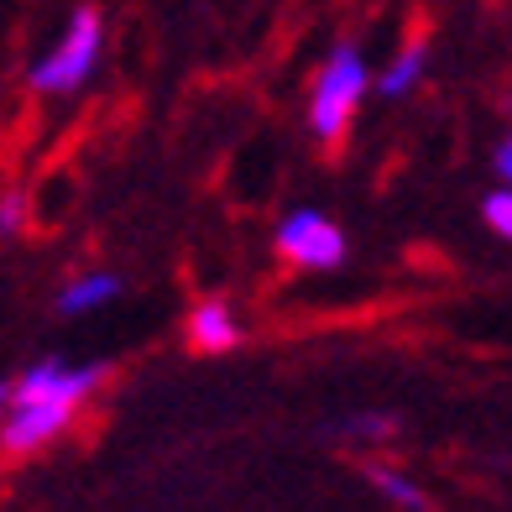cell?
I'll use <instances>...</instances> for the list:
<instances>
[{
	"label": "cell",
	"instance_id": "cell-4",
	"mask_svg": "<svg viewBox=\"0 0 512 512\" xmlns=\"http://www.w3.org/2000/svg\"><path fill=\"white\" fill-rule=\"evenodd\" d=\"M277 256L298 272H335L345 262V230L324 209H293L277 220Z\"/></svg>",
	"mask_w": 512,
	"mask_h": 512
},
{
	"label": "cell",
	"instance_id": "cell-7",
	"mask_svg": "<svg viewBox=\"0 0 512 512\" xmlns=\"http://www.w3.org/2000/svg\"><path fill=\"white\" fill-rule=\"evenodd\" d=\"M424 79H429V42L413 37L377 68V74H371V89H377L382 100H408Z\"/></svg>",
	"mask_w": 512,
	"mask_h": 512
},
{
	"label": "cell",
	"instance_id": "cell-11",
	"mask_svg": "<svg viewBox=\"0 0 512 512\" xmlns=\"http://www.w3.org/2000/svg\"><path fill=\"white\" fill-rule=\"evenodd\" d=\"M32 225V199L11 189V194H0V236H21V230Z\"/></svg>",
	"mask_w": 512,
	"mask_h": 512
},
{
	"label": "cell",
	"instance_id": "cell-3",
	"mask_svg": "<svg viewBox=\"0 0 512 512\" xmlns=\"http://www.w3.org/2000/svg\"><path fill=\"white\" fill-rule=\"evenodd\" d=\"M100 58H105V16L95 6H79L63 21V32L53 37V48L32 63L27 84L48 100L79 95V89L100 74Z\"/></svg>",
	"mask_w": 512,
	"mask_h": 512
},
{
	"label": "cell",
	"instance_id": "cell-5",
	"mask_svg": "<svg viewBox=\"0 0 512 512\" xmlns=\"http://www.w3.org/2000/svg\"><path fill=\"white\" fill-rule=\"evenodd\" d=\"M241 314L225 304V298H199L194 314H189V340H194V351L204 356H225V351H236L241 345Z\"/></svg>",
	"mask_w": 512,
	"mask_h": 512
},
{
	"label": "cell",
	"instance_id": "cell-1",
	"mask_svg": "<svg viewBox=\"0 0 512 512\" xmlns=\"http://www.w3.org/2000/svg\"><path fill=\"white\" fill-rule=\"evenodd\" d=\"M105 366L100 361H68V356H42L6 387L0 408V450L6 455H37L53 439L74 429V418L89 408L100 392Z\"/></svg>",
	"mask_w": 512,
	"mask_h": 512
},
{
	"label": "cell",
	"instance_id": "cell-2",
	"mask_svg": "<svg viewBox=\"0 0 512 512\" xmlns=\"http://www.w3.org/2000/svg\"><path fill=\"white\" fill-rule=\"evenodd\" d=\"M371 100V63L356 42H335L330 58L319 63L309 84V136L324 147L345 142V131L356 126L361 105Z\"/></svg>",
	"mask_w": 512,
	"mask_h": 512
},
{
	"label": "cell",
	"instance_id": "cell-10",
	"mask_svg": "<svg viewBox=\"0 0 512 512\" xmlns=\"http://www.w3.org/2000/svg\"><path fill=\"white\" fill-rule=\"evenodd\" d=\"M481 225L492 230V236H502V241L512 236V189L507 183H497V189L481 199Z\"/></svg>",
	"mask_w": 512,
	"mask_h": 512
},
{
	"label": "cell",
	"instance_id": "cell-9",
	"mask_svg": "<svg viewBox=\"0 0 512 512\" xmlns=\"http://www.w3.org/2000/svg\"><path fill=\"white\" fill-rule=\"evenodd\" d=\"M340 434L351 439V445H387V439L398 434V418L392 413H356L340 424Z\"/></svg>",
	"mask_w": 512,
	"mask_h": 512
},
{
	"label": "cell",
	"instance_id": "cell-13",
	"mask_svg": "<svg viewBox=\"0 0 512 512\" xmlns=\"http://www.w3.org/2000/svg\"><path fill=\"white\" fill-rule=\"evenodd\" d=\"M0 408H6V387H0Z\"/></svg>",
	"mask_w": 512,
	"mask_h": 512
},
{
	"label": "cell",
	"instance_id": "cell-12",
	"mask_svg": "<svg viewBox=\"0 0 512 512\" xmlns=\"http://www.w3.org/2000/svg\"><path fill=\"white\" fill-rule=\"evenodd\" d=\"M492 173H497V183H507V178H512V142H507V136L492 147Z\"/></svg>",
	"mask_w": 512,
	"mask_h": 512
},
{
	"label": "cell",
	"instance_id": "cell-6",
	"mask_svg": "<svg viewBox=\"0 0 512 512\" xmlns=\"http://www.w3.org/2000/svg\"><path fill=\"white\" fill-rule=\"evenodd\" d=\"M115 298H121V277H115L110 267H89V272L68 277V283L58 288L53 309H58L63 319H84V314H95V309L115 304Z\"/></svg>",
	"mask_w": 512,
	"mask_h": 512
},
{
	"label": "cell",
	"instance_id": "cell-8",
	"mask_svg": "<svg viewBox=\"0 0 512 512\" xmlns=\"http://www.w3.org/2000/svg\"><path fill=\"white\" fill-rule=\"evenodd\" d=\"M366 481H371V492H377L382 502H392L398 512H429V492L408 471H398V465H371Z\"/></svg>",
	"mask_w": 512,
	"mask_h": 512
}]
</instances>
